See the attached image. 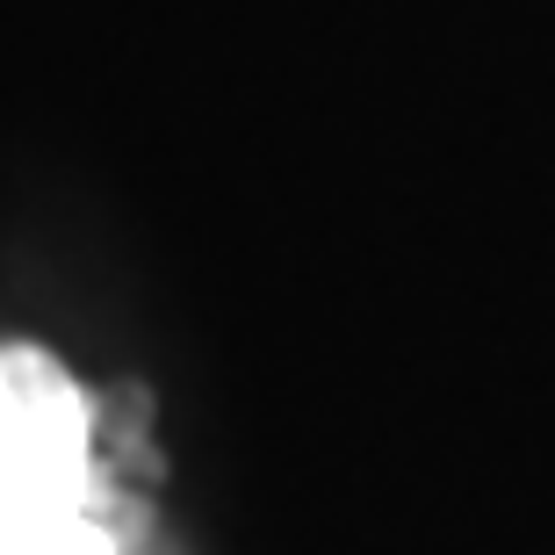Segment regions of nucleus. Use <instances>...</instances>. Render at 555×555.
<instances>
[{
	"label": "nucleus",
	"mask_w": 555,
	"mask_h": 555,
	"mask_svg": "<svg viewBox=\"0 0 555 555\" xmlns=\"http://www.w3.org/2000/svg\"><path fill=\"white\" fill-rule=\"evenodd\" d=\"M87 513V397L59 353L0 347V541Z\"/></svg>",
	"instance_id": "obj_1"
},
{
	"label": "nucleus",
	"mask_w": 555,
	"mask_h": 555,
	"mask_svg": "<svg viewBox=\"0 0 555 555\" xmlns=\"http://www.w3.org/2000/svg\"><path fill=\"white\" fill-rule=\"evenodd\" d=\"M0 555H116V541H108L87 513H73V519H59V527H37V534L0 541Z\"/></svg>",
	"instance_id": "obj_2"
}]
</instances>
